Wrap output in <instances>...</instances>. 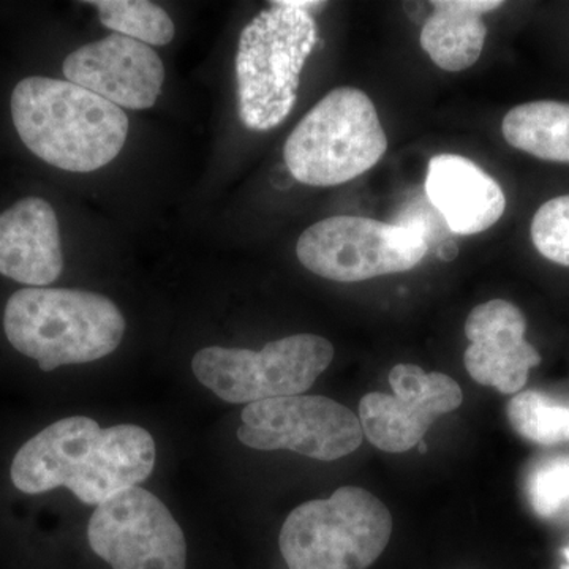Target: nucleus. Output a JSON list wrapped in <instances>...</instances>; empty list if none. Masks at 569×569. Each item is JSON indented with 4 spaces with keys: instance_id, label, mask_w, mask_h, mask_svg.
Listing matches in <instances>:
<instances>
[{
    "instance_id": "nucleus-1",
    "label": "nucleus",
    "mask_w": 569,
    "mask_h": 569,
    "mask_svg": "<svg viewBox=\"0 0 569 569\" xmlns=\"http://www.w3.org/2000/svg\"><path fill=\"white\" fill-rule=\"evenodd\" d=\"M153 466L156 443L142 427L70 417L31 438L14 456L10 477L21 492L66 488L81 503L99 507L146 481Z\"/></svg>"
},
{
    "instance_id": "nucleus-2",
    "label": "nucleus",
    "mask_w": 569,
    "mask_h": 569,
    "mask_svg": "<svg viewBox=\"0 0 569 569\" xmlns=\"http://www.w3.org/2000/svg\"><path fill=\"white\" fill-rule=\"evenodd\" d=\"M11 119L26 148L43 162L91 173L121 153L129 134L122 108L81 86L54 78L18 82L10 100Z\"/></svg>"
},
{
    "instance_id": "nucleus-3",
    "label": "nucleus",
    "mask_w": 569,
    "mask_h": 569,
    "mask_svg": "<svg viewBox=\"0 0 569 569\" xmlns=\"http://www.w3.org/2000/svg\"><path fill=\"white\" fill-rule=\"evenodd\" d=\"M3 329L14 350L52 372L111 355L126 335V318L103 295L28 287L10 296Z\"/></svg>"
},
{
    "instance_id": "nucleus-4",
    "label": "nucleus",
    "mask_w": 569,
    "mask_h": 569,
    "mask_svg": "<svg viewBox=\"0 0 569 569\" xmlns=\"http://www.w3.org/2000/svg\"><path fill=\"white\" fill-rule=\"evenodd\" d=\"M317 41L316 20L295 0L271 2L242 29L236 78L239 116L247 129L268 132L290 116Z\"/></svg>"
},
{
    "instance_id": "nucleus-5",
    "label": "nucleus",
    "mask_w": 569,
    "mask_h": 569,
    "mask_svg": "<svg viewBox=\"0 0 569 569\" xmlns=\"http://www.w3.org/2000/svg\"><path fill=\"white\" fill-rule=\"evenodd\" d=\"M387 149V133L370 97L356 88H337L296 126L283 159L296 181L335 187L376 167Z\"/></svg>"
},
{
    "instance_id": "nucleus-6",
    "label": "nucleus",
    "mask_w": 569,
    "mask_h": 569,
    "mask_svg": "<svg viewBox=\"0 0 569 569\" xmlns=\"http://www.w3.org/2000/svg\"><path fill=\"white\" fill-rule=\"evenodd\" d=\"M392 516L373 493L355 486L293 509L280 530L288 569H367L388 548Z\"/></svg>"
},
{
    "instance_id": "nucleus-7",
    "label": "nucleus",
    "mask_w": 569,
    "mask_h": 569,
    "mask_svg": "<svg viewBox=\"0 0 569 569\" xmlns=\"http://www.w3.org/2000/svg\"><path fill=\"white\" fill-rule=\"evenodd\" d=\"M430 241L429 224L421 217L385 223L337 216L307 228L299 236L296 253L313 274L353 283L417 268L429 252Z\"/></svg>"
},
{
    "instance_id": "nucleus-8",
    "label": "nucleus",
    "mask_w": 569,
    "mask_h": 569,
    "mask_svg": "<svg viewBox=\"0 0 569 569\" xmlns=\"http://www.w3.org/2000/svg\"><path fill=\"white\" fill-rule=\"evenodd\" d=\"M335 347L325 337L296 335L266 343L263 350L208 347L193 356L203 387L228 403H254L302 396L331 366Z\"/></svg>"
},
{
    "instance_id": "nucleus-9",
    "label": "nucleus",
    "mask_w": 569,
    "mask_h": 569,
    "mask_svg": "<svg viewBox=\"0 0 569 569\" xmlns=\"http://www.w3.org/2000/svg\"><path fill=\"white\" fill-rule=\"evenodd\" d=\"M238 438L260 451L298 452L332 462L346 458L365 440L353 411L323 396H293L249 403L242 410Z\"/></svg>"
},
{
    "instance_id": "nucleus-10",
    "label": "nucleus",
    "mask_w": 569,
    "mask_h": 569,
    "mask_svg": "<svg viewBox=\"0 0 569 569\" xmlns=\"http://www.w3.org/2000/svg\"><path fill=\"white\" fill-rule=\"evenodd\" d=\"M88 541L112 569H186L187 542L170 509L149 490L130 488L99 505Z\"/></svg>"
},
{
    "instance_id": "nucleus-11",
    "label": "nucleus",
    "mask_w": 569,
    "mask_h": 569,
    "mask_svg": "<svg viewBox=\"0 0 569 569\" xmlns=\"http://www.w3.org/2000/svg\"><path fill=\"white\" fill-rule=\"evenodd\" d=\"M392 395L370 392L359 403L365 438L385 452H406L421 443L438 418L458 410L463 392L451 377L397 365L389 373Z\"/></svg>"
},
{
    "instance_id": "nucleus-12",
    "label": "nucleus",
    "mask_w": 569,
    "mask_h": 569,
    "mask_svg": "<svg viewBox=\"0 0 569 569\" xmlns=\"http://www.w3.org/2000/svg\"><path fill=\"white\" fill-rule=\"evenodd\" d=\"M63 77L116 107L148 110L162 92V59L148 44L110 33L84 44L63 61Z\"/></svg>"
},
{
    "instance_id": "nucleus-13",
    "label": "nucleus",
    "mask_w": 569,
    "mask_h": 569,
    "mask_svg": "<svg viewBox=\"0 0 569 569\" xmlns=\"http://www.w3.org/2000/svg\"><path fill=\"white\" fill-rule=\"evenodd\" d=\"M526 331V317L512 302L492 299L475 307L466 323L468 376L501 395L519 392L530 370L541 365V355L527 342Z\"/></svg>"
},
{
    "instance_id": "nucleus-14",
    "label": "nucleus",
    "mask_w": 569,
    "mask_h": 569,
    "mask_svg": "<svg viewBox=\"0 0 569 569\" xmlns=\"http://www.w3.org/2000/svg\"><path fill=\"white\" fill-rule=\"evenodd\" d=\"M62 269L59 220L47 200L22 198L0 213V276L43 288L54 283Z\"/></svg>"
},
{
    "instance_id": "nucleus-15",
    "label": "nucleus",
    "mask_w": 569,
    "mask_h": 569,
    "mask_svg": "<svg viewBox=\"0 0 569 569\" xmlns=\"http://www.w3.org/2000/svg\"><path fill=\"white\" fill-rule=\"evenodd\" d=\"M430 204L456 234H478L503 216L507 197L500 183L470 159L441 153L430 159L426 178Z\"/></svg>"
},
{
    "instance_id": "nucleus-16",
    "label": "nucleus",
    "mask_w": 569,
    "mask_h": 569,
    "mask_svg": "<svg viewBox=\"0 0 569 569\" xmlns=\"http://www.w3.org/2000/svg\"><path fill=\"white\" fill-rule=\"evenodd\" d=\"M433 13L422 28V50L436 66L447 71H462L473 66L485 48L482 14L500 9V0H437Z\"/></svg>"
},
{
    "instance_id": "nucleus-17",
    "label": "nucleus",
    "mask_w": 569,
    "mask_h": 569,
    "mask_svg": "<svg viewBox=\"0 0 569 569\" xmlns=\"http://www.w3.org/2000/svg\"><path fill=\"white\" fill-rule=\"evenodd\" d=\"M505 140L549 162L569 163V103L541 100L519 104L505 116Z\"/></svg>"
},
{
    "instance_id": "nucleus-18",
    "label": "nucleus",
    "mask_w": 569,
    "mask_h": 569,
    "mask_svg": "<svg viewBox=\"0 0 569 569\" xmlns=\"http://www.w3.org/2000/svg\"><path fill=\"white\" fill-rule=\"evenodd\" d=\"M100 22L112 33L129 37L153 47H164L174 39L176 28L170 14L148 0H91Z\"/></svg>"
},
{
    "instance_id": "nucleus-19",
    "label": "nucleus",
    "mask_w": 569,
    "mask_h": 569,
    "mask_svg": "<svg viewBox=\"0 0 569 569\" xmlns=\"http://www.w3.org/2000/svg\"><path fill=\"white\" fill-rule=\"evenodd\" d=\"M509 425L531 443L552 447L569 441V406L553 402L545 392L522 391L509 400Z\"/></svg>"
},
{
    "instance_id": "nucleus-20",
    "label": "nucleus",
    "mask_w": 569,
    "mask_h": 569,
    "mask_svg": "<svg viewBox=\"0 0 569 569\" xmlns=\"http://www.w3.org/2000/svg\"><path fill=\"white\" fill-rule=\"evenodd\" d=\"M527 497L541 518H556L569 507V456L541 460L527 478Z\"/></svg>"
},
{
    "instance_id": "nucleus-21",
    "label": "nucleus",
    "mask_w": 569,
    "mask_h": 569,
    "mask_svg": "<svg viewBox=\"0 0 569 569\" xmlns=\"http://www.w3.org/2000/svg\"><path fill=\"white\" fill-rule=\"evenodd\" d=\"M531 241L542 257L569 268V194L538 209L531 220Z\"/></svg>"
},
{
    "instance_id": "nucleus-22",
    "label": "nucleus",
    "mask_w": 569,
    "mask_h": 569,
    "mask_svg": "<svg viewBox=\"0 0 569 569\" xmlns=\"http://www.w3.org/2000/svg\"><path fill=\"white\" fill-rule=\"evenodd\" d=\"M437 254L441 258V260L445 261L455 260V258L459 254L458 244H456L455 241L443 242V244L438 247Z\"/></svg>"
},
{
    "instance_id": "nucleus-23",
    "label": "nucleus",
    "mask_w": 569,
    "mask_h": 569,
    "mask_svg": "<svg viewBox=\"0 0 569 569\" xmlns=\"http://www.w3.org/2000/svg\"><path fill=\"white\" fill-rule=\"evenodd\" d=\"M426 451H427L426 443H425V441H421V443H419V452H421V455H426Z\"/></svg>"
},
{
    "instance_id": "nucleus-24",
    "label": "nucleus",
    "mask_w": 569,
    "mask_h": 569,
    "mask_svg": "<svg viewBox=\"0 0 569 569\" xmlns=\"http://www.w3.org/2000/svg\"><path fill=\"white\" fill-rule=\"evenodd\" d=\"M565 556H567V559L569 561V549L565 550ZM567 569H569V567Z\"/></svg>"
}]
</instances>
